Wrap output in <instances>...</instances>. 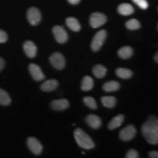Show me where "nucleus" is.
<instances>
[{"mask_svg":"<svg viewBox=\"0 0 158 158\" xmlns=\"http://www.w3.org/2000/svg\"><path fill=\"white\" fill-rule=\"evenodd\" d=\"M53 34L54 35L55 40L59 43L63 44L68 41V35L66 30L60 26H55L52 29Z\"/></svg>","mask_w":158,"mask_h":158,"instance_id":"nucleus-8","label":"nucleus"},{"mask_svg":"<svg viewBox=\"0 0 158 158\" xmlns=\"http://www.w3.org/2000/svg\"><path fill=\"white\" fill-rule=\"evenodd\" d=\"M124 120V116L123 114H118L117 116H114V117L110 120L109 123H108V128L110 130H115L116 128L119 127L123 123Z\"/></svg>","mask_w":158,"mask_h":158,"instance_id":"nucleus-14","label":"nucleus"},{"mask_svg":"<svg viewBox=\"0 0 158 158\" xmlns=\"http://www.w3.org/2000/svg\"><path fill=\"white\" fill-rule=\"evenodd\" d=\"M94 76L98 78H102L107 73V69L102 64H97L92 69Z\"/></svg>","mask_w":158,"mask_h":158,"instance_id":"nucleus-20","label":"nucleus"},{"mask_svg":"<svg viewBox=\"0 0 158 158\" xmlns=\"http://www.w3.org/2000/svg\"><path fill=\"white\" fill-rule=\"evenodd\" d=\"M66 24L71 30L73 31H79L81 30V24L76 18L69 17L66 19Z\"/></svg>","mask_w":158,"mask_h":158,"instance_id":"nucleus-17","label":"nucleus"},{"mask_svg":"<svg viewBox=\"0 0 158 158\" xmlns=\"http://www.w3.org/2000/svg\"><path fill=\"white\" fill-rule=\"evenodd\" d=\"M136 135V129L132 124L126 126L119 133V138L123 141H130Z\"/></svg>","mask_w":158,"mask_h":158,"instance_id":"nucleus-5","label":"nucleus"},{"mask_svg":"<svg viewBox=\"0 0 158 158\" xmlns=\"http://www.w3.org/2000/svg\"><path fill=\"white\" fill-rule=\"evenodd\" d=\"M29 73H31V76L32 78L37 81H40L45 79V75L43 73L41 68L40 66L36 64H30L29 66Z\"/></svg>","mask_w":158,"mask_h":158,"instance_id":"nucleus-10","label":"nucleus"},{"mask_svg":"<svg viewBox=\"0 0 158 158\" xmlns=\"http://www.w3.org/2000/svg\"><path fill=\"white\" fill-rule=\"evenodd\" d=\"M125 157L127 158H138L139 157V155H138V152L135 149H131L128 150L127 152L126 153Z\"/></svg>","mask_w":158,"mask_h":158,"instance_id":"nucleus-28","label":"nucleus"},{"mask_svg":"<svg viewBox=\"0 0 158 158\" xmlns=\"http://www.w3.org/2000/svg\"><path fill=\"white\" fill-rule=\"evenodd\" d=\"M75 139L80 147L84 149H92L95 147V143L93 140L91 138L89 135H87L84 130L77 128L74 131Z\"/></svg>","mask_w":158,"mask_h":158,"instance_id":"nucleus-2","label":"nucleus"},{"mask_svg":"<svg viewBox=\"0 0 158 158\" xmlns=\"http://www.w3.org/2000/svg\"><path fill=\"white\" fill-rule=\"evenodd\" d=\"M141 133L148 143L157 145L158 143V120L155 116H150L143 124Z\"/></svg>","mask_w":158,"mask_h":158,"instance_id":"nucleus-1","label":"nucleus"},{"mask_svg":"<svg viewBox=\"0 0 158 158\" xmlns=\"http://www.w3.org/2000/svg\"><path fill=\"white\" fill-rule=\"evenodd\" d=\"M101 102L105 107L112 108L116 106V99L113 96H104L101 98Z\"/></svg>","mask_w":158,"mask_h":158,"instance_id":"nucleus-23","label":"nucleus"},{"mask_svg":"<svg viewBox=\"0 0 158 158\" xmlns=\"http://www.w3.org/2000/svg\"><path fill=\"white\" fill-rule=\"evenodd\" d=\"M59 83L55 79L45 81L40 86V89L44 92H53L58 87Z\"/></svg>","mask_w":158,"mask_h":158,"instance_id":"nucleus-15","label":"nucleus"},{"mask_svg":"<svg viewBox=\"0 0 158 158\" xmlns=\"http://www.w3.org/2000/svg\"><path fill=\"white\" fill-rule=\"evenodd\" d=\"M125 27L130 30H136L141 28V24L137 19H132L125 23Z\"/></svg>","mask_w":158,"mask_h":158,"instance_id":"nucleus-25","label":"nucleus"},{"mask_svg":"<svg viewBox=\"0 0 158 158\" xmlns=\"http://www.w3.org/2000/svg\"><path fill=\"white\" fill-rule=\"evenodd\" d=\"M84 102L87 107H89L92 110L96 109V108H98V105H97L95 100H94L92 97H89V96L85 97L84 98Z\"/></svg>","mask_w":158,"mask_h":158,"instance_id":"nucleus-26","label":"nucleus"},{"mask_svg":"<svg viewBox=\"0 0 158 158\" xmlns=\"http://www.w3.org/2000/svg\"><path fill=\"white\" fill-rule=\"evenodd\" d=\"M23 51L25 54L29 58H35L37 55V46L32 41L27 40L23 43Z\"/></svg>","mask_w":158,"mask_h":158,"instance_id":"nucleus-11","label":"nucleus"},{"mask_svg":"<svg viewBox=\"0 0 158 158\" xmlns=\"http://www.w3.org/2000/svg\"><path fill=\"white\" fill-rule=\"evenodd\" d=\"M107 21V17L106 15L101 13H94L91 15L89 23L91 27L93 28H99L105 24Z\"/></svg>","mask_w":158,"mask_h":158,"instance_id":"nucleus-4","label":"nucleus"},{"mask_svg":"<svg viewBox=\"0 0 158 158\" xmlns=\"http://www.w3.org/2000/svg\"><path fill=\"white\" fill-rule=\"evenodd\" d=\"M149 157L152 158H157L158 157V152L157 151H152L149 153Z\"/></svg>","mask_w":158,"mask_h":158,"instance_id":"nucleus-30","label":"nucleus"},{"mask_svg":"<svg viewBox=\"0 0 158 158\" xmlns=\"http://www.w3.org/2000/svg\"><path fill=\"white\" fill-rule=\"evenodd\" d=\"M68 1L72 5H77L81 2V0H68Z\"/></svg>","mask_w":158,"mask_h":158,"instance_id":"nucleus-32","label":"nucleus"},{"mask_svg":"<svg viewBox=\"0 0 158 158\" xmlns=\"http://www.w3.org/2000/svg\"><path fill=\"white\" fill-rule=\"evenodd\" d=\"M120 88V84L119 83L116 81H110L105 83L102 89L105 92H116Z\"/></svg>","mask_w":158,"mask_h":158,"instance_id":"nucleus-18","label":"nucleus"},{"mask_svg":"<svg viewBox=\"0 0 158 158\" xmlns=\"http://www.w3.org/2000/svg\"><path fill=\"white\" fill-rule=\"evenodd\" d=\"M86 122L89 124V126L93 129L97 130L101 127V118L94 114H89L86 117Z\"/></svg>","mask_w":158,"mask_h":158,"instance_id":"nucleus-12","label":"nucleus"},{"mask_svg":"<svg viewBox=\"0 0 158 158\" xmlns=\"http://www.w3.org/2000/svg\"><path fill=\"white\" fill-rule=\"evenodd\" d=\"M11 102L10 97L5 90L0 89V104L2 106H9Z\"/></svg>","mask_w":158,"mask_h":158,"instance_id":"nucleus-24","label":"nucleus"},{"mask_svg":"<svg viewBox=\"0 0 158 158\" xmlns=\"http://www.w3.org/2000/svg\"><path fill=\"white\" fill-rule=\"evenodd\" d=\"M8 40V36L7 34L5 31L0 29V43H5Z\"/></svg>","mask_w":158,"mask_h":158,"instance_id":"nucleus-29","label":"nucleus"},{"mask_svg":"<svg viewBox=\"0 0 158 158\" xmlns=\"http://www.w3.org/2000/svg\"><path fill=\"white\" fill-rule=\"evenodd\" d=\"M118 13L122 15H130L134 13V8L131 5L128 3H122L118 5Z\"/></svg>","mask_w":158,"mask_h":158,"instance_id":"nucleus-16","label":"nucleus"},{"mask_svg":"<svg viewBox=\"0 0 158 158\" xmlns=\"http://www.w3.org/2000/svg\"><path fill=\"white\" fill-rule=\"evenodd\" d=\"M133 49L130 46H124L118 51V56L121 59H127L133 56Z\"/></svg>","mask_w":158,"mask_h":158,"instance_id":"nucleus-19","label":"nucleus"},{"mask_svg":"<svg viewBox=\"0 0 158 158\" xmlns=\"http://www.w3.org/2000/svg\"><path fill=\"white\" fill-rule=\"evenodd\" d=\"M116 74L118 77L122 79H129L133 76V72L130 69L118 68L116 70Z\"/></svg>","mask_w":158,"mask_h":158,"instance_id":"nucleus-22","label":"nucleus"},{"mask_svg":"<svg viewBox=\"0 0 158 158\" xmlns=\"http://www.w3.org/2000/svg\"><path fill=\"white\" fill-rule=\"evenodd\" d=\"M51 107L54 110H64L69 107V101L67 99H59L53 100Z\"/></svg>","mask_w":158,"mask_h":158,"instance_id":"nucleus-13","label":"nucleus"},{"mask_svg":"<svg viewBox=\"0 0 158 158\" xmlns=\"http://www.w3.org/2000/svg\"><path fill=\"white\" fill-rule=\"evenodd\" d=\"M41 19H42L41 13L37 7H32L28 10V11H27V19H28L31 25H38L40 22Z\"/></svg>","mask_w":158,"mask_h":158,"instance_id":"nucleus-6","label":"nucleus"},{"mask_svg":"<svg viewBox=\"0 0 158 158\" xmlns=\"http://www.w3.org/2000/svg\"><path fill=\"white\" fill-rule=\"evenodd\" d=\"M106 37H107V32L106 30L102 29V30L98 31L92 39V43H91L92 50L94 52H97L100 50L103 45L105 40H106Z\"/></svg>","mask_w":158,"mask_h":158,"instance_id":"nucleus-3","label":"nucleus"},{"mask_svg":"<svg viewBox=\"0 0 158 158\" xmlns=\"http://www.w3.org/2000/svg\"><path fill=\"white\" fill-rule=\"evenodd\" d=\"M5 60H4V59L2 58L1 56H0V72L3 70L4 68H5Z\"/></svg>","mask_w":158,"mask_h":158,"instance_id":"nucleus-31","label":"nucleus"},{"mask_svg":"<svg viewBox=\"0 0 158 158\" xmlns=\"http://www.w3.org/2000/svg\"><path fill=\"white\" fill-rule=\"evenodd\" d=\"M155 60L156 63L158 62V54H157V53H156V54L155 56Z\"/></svg>","mask_w":158,"mask_h":158,"instance_id":"nucleus-33","label":"nucleus"},{"mask_svg":"<svg viewBox=\"0 0 158 158\" xmlns=\"http://www.w3.org/2000/svg\"><path fill=\"white\" fill-rule=\"evenodd\" d=\"M50 62L53 67L57 70H62L64 68L66 62L63 55L59 52L54 53L50 56Z\"/></svg>","mask_w":158,"mask_h":158,"instance_id":"nucleus-7","label":"nucleus"},{"mask_svg":"<svg viewBox=\"0 0 158 158\" xmlns=\"http://www.w3.org/2000/svg\"><path fill=\"white\" fill-rule=\"evenodd\" d=\"M94 87V81L90 76H86L83 78L81 82V89L83 91H89Z\"/></svg>","mask_w":158,"mask_h":158,"instance_id":"nucleus-21","label":"nucleus"},{"mask_svg":"<svg viewBox=\"0 0 158 158\" xmlns=\"http://www.w3.org/2000/svg\"><path fill=\"white\" fill-rule=\"evenodd\" d=\"M133 2L142 10H147L149 7L147 0H133Z\"/></svg>","mask_w":158,"mask_h":158,"instance_id":"nucleus-27","label":"nucleus"},{"mask_svg":"<svg viewBox=\"0 0 158 158\" xmlns=\"http://www.w3.org/2000/svg\"><path fill=\"white\" fill-rule=\"evenodd\" d=\"M27 146L29 149L33 154L36 155H39L42 153L43 146L38 140L35 137H29L27 139Z\"/></svg>","mask_w":158,"mask_h":158,"instance_id":"nucleus-9","label":"nucleus"}]
</instances>
